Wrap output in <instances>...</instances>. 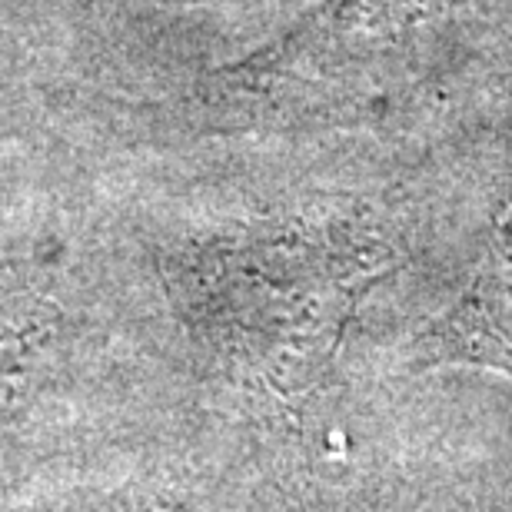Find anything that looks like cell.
Instances as JSON below:
<instances>
[{
    "label": "cell",
    "instance_id": "obj_1",
    "mask_svg": "<svg viewBox=\"0 0 512 512\" xmlns=\"http://www.w3.org/2000/svg\"><path fill=\"white\" fill-rule=\"evenodd\" d=\"M413 360L419 370L473 366L512 376V200L463 296L413 340Z\"/></svg>",
    "mask_w": 512,
    "mask_h": 512
}]
</instances>
